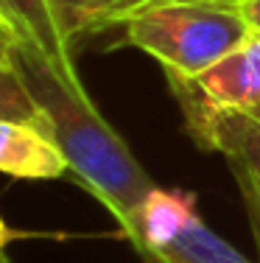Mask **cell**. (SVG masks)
<instances>
[{"label":"cell","instance_id":"obj_1","mask_svg":"<svg viewBox=\"0 0 260 263\" xmlns=\"http://www.w3.org/2000/svg\"><path fill=\"white\" fill-rule=\"evenodd\" d=\"M0 53L14 62L20 79L48 115L51 132L70 162V174L115 216L123 235H132L140 208L154 191L151 177L123 137L90 101L76 67H65L26 40L0 31Z\"/></svg>","mask_w":260,"mask_h":263},{"label":"cell","instance_id":"obj_2","mask_svg":"<svg viewBox=\"0 0 260 263\" xmlns=\"http://www.w3.org/2000/svg\"><path fill=\"white\" fill-rule=\"evenodd\" d=\"M252 34L241 6L224 0H159L123 26L126 45L185 79L202 76Z\"/></svg>","mask_w":260,"mask_h":263},{"label":"cell","instance_id":"obj_3","mask_svg":"<svg viewBox=\"0 0 260 263\" xmlns=\"http://www.w3.org/2000/svg\"><path fill=\"white\" fill-rule=\"evenodd\" d=\"M179 104L196 146L227 160L260 235V109H213L193 101Z\"/></svg>","mask_w":260,"mask_h":263},{"label":"cell","instance_id":"obj_4","mask_svg":"<svg viewBox=\"0 0 260 263\" xmlns=\"http://www.w3.org/2000/svg\"><path fill=\"white\" fill-rule=\"evenodd\" d=\"M176 101H193L213 109H260V34L215 62L196 79L165 73Z\"/></svg>","mask_w":260,"mask_h":263},{"label":"cell","instance_id":"obj_5","mask_svg":"<svg viewBox=\"0 0 260 263\" xmlns=\"http://www.w3.org/2000/svg\"><path fill=\"white\" fill-rule=\"evenodd\" d=\"M0 171L17 179H59L70 171V162L53 135L0 121Z\"/></svg>","mask_w":260,"mask_h":263},{"label":"cell","instance_id":"obj_6","mask_svg":"<svg viewBox=\"0 0 260 263\" xmlns=\"http://www.w3.org/2000/svg\"><path fill=\"white\" fill-rule=\"evenodd\" d=\"M0 31L31 42L59 65L73 67V42L62 31L51 0H0Z\"/></svg>","mask_w":260,"mask_h":263},{"label":"cell","instance_id":"obj_7","mask_svg":"<svg viewBox=\"0 0 260 263\" xmlns=\"http://www.w3.org/2000/svg\"><path fill=\"white\" fill-rule=\"evenodd\" d=\"M193 216H196L193 193L154 187L148 193L146 204L140 208L137 224H134L132 235H129V243L140 252V258H148L157 247L171 241Z\"/></svg>","mask_w":260,"mask_h":263},{"label":"cell","instance_id":"obj_8","mask_svg":"<svg viewBox=\"0 0 260 263\" xmlns=\"http://www.w3.org/2000/svg\"><path fill=\"white\" fill-rule=\"evenodd\" d=\"M146 260L148 263H252L230 241L215 235L199 213L171 241L154 249Z\"/></svg>","mask_w":260,"mask_h":263},{"label":"cell","instance_id":"obj_9","mask_svg":"<svg viewBox=\"0 0 260 263\" xmlns=\"http://www.w3.org/2000/svg\"><path fill=\"white\" fill-rule=\"evenodd\" d=\"M51 3L62 23V31L76 48L82 36H92L107 28H115L117 17L126 9L129 0H51Z\"/></svg>","mask_w":260,"mask_h":263},{"label":"cell","instance_id":"obj_10","mask_svg":"<svg viewBox=\"0 0 260 263\" xmlns=\"http://www.w3.org/2000/svg\"><path fill=\"white\" fill-rule=\"evenodd\" d=\"M0 121L3 123H26V126H34V129H42L48 135H53L51 123H48V115L36 104V98L31 96L26 81L17 73L14 62L6 53H0Z\"/></svg>","mask_w":260,"mask_h":263},{"label":"cell","instance_id":"obj_11","mask_svg":"<svg viewBox=\"0 0 260 263\" xmlns=\"http://www.w3.org/2000/svg\"><path fill=\"white\" fill-rule=\"evenodd\" d=\"M241 11H244L246 23L252 26L255 34H260V0H241Z\"/></svg>","mask_w":260,"mask_h":263},{"label":"cell","instance_id":"obj_12","mask_svg":"<svg viewBox=\"0 0 260 263\" xmlns=\"http://www.w3.org/2000/svg\"><path fill=\"white\" fill-rule=\"evenodd\" d=\"M154 3H159V0H129V3H126V9L121 11V17H117V23H115V26H126V23L132 20L134 14H140L143 9H148V6H154Z\"/></svg>","mask_w":260,"mask_h":263},{"label":"cell","instance_id":"obj_13","mask_svg":"<svg viewBox=\"0 0 260 263\" xmlns=\"http://www.w3.org/2000/svg\"><path fill=\"white\" fill-rule=\"evenodd\" d=\"M224 3H241V0H224Z\"/></svg>","mask_w":260,"mask_h":263}]
</instances>
